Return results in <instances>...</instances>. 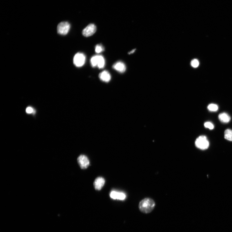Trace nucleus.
I'll return each instance as SVG.
<instances>
[{"label":"nucleus","mask_w":232,"mask_h":232,"mask_svg":"<svg viewBox=\"0 0 232 232\" xmlns=\"http://www.w3.org/2000/svg\"><path fill=\"white\" fill-rule=\"evenodd\" d=\"M70 28V24L68 22H61L58 26V33L59 34L61 35H67L69 32Z\"/></svg>","instance_id":"nucleus-4"},{"label":"nucleus","mask_w":232,"mask_h":232,"mask_svg":"<svg viewBox=\"0 0 232 232\" xmlns=\"http://www.w3.org/2000/svg\"><path fill=\"white\" fill-rule=\"evenodd\" d=\"M110 197L114 200H124L126 197V195L122 192H118L113 191L110 194Z\"/></svg>","instance_id":"nucleus-9"},{"label":"nucleus","mask_w":232,"mask_h":232,"mask_svg":"<svg viewBox=\"0 0 232 232\" xmlns=\"http://www.w3.org/2000/svg\"><path fill=\"white\" fill-rule=\"evenodd\" d=\"M96 27L95 25L91 24L88 25L82 31V34L85 37H89L93 35L96 32Z\"/></svg>","instance_id":"nucleus-7"},{"label":"nucleus","mask_w":232,"mask_h":232,"mask_svg":"<svg viewBox=\"0 0 232 232\" xmlns=\"http://www.w3.org/2000/svg\"><path fill=\"white\" fill-rule=\"evenodd\" d=\"M218 117L221 122L223 123H228L231 119L230 116L225 113H220Z\"/></svg>","instance_id":"nucleus-12"},{"label":"nucleus","mask_w":232,"mask_h":232,"mask_svg":"<svg viewBox=\"0 0 232 232\" xmlns=\"http://www.w3.org/2000/svg\"><path fill=\"white\" fill-rule=\"evenodd\" d=\"M91 63L92 67H97L99 69L104 67L105 60L103 56L100 55H97L93 57L91 59Z\"/></svg>","instance_id":"nucleus-2"},{"label":"nucleus","mask_w":232,"mask_h":232,"mask_svg":"<svg viewBox=\"0 0 232 232\" xmlns=\"http://www.w3.org/2000/svg\"><path fill=\"white\" fill-rule=\"evenodd\" d=\"M204 126L209 129L210 130H213L214 128V125L210 122H206L204 124Z\"/></svg>","instance_id":"nucleus-17"},{"label":"nucleus","mask_w":232,"mask_h":232,"mask_svg":"<svg viewBox=\"0 0 232 232\" xmlns=\"http://www.w3.org/2000/svg\"><path fill=\"white\" fill-rule=\"evenodd\" d=\"M34 111V109L31 107H27L26 109V112L28 114H31Z\"/></svg>","instance_id":"nucleus-18"},{"label":"nucleus","mask_w":232,"mask_h":232,"mask_svg":"<svg viewBox=\"0 0 232 232\" xmlns=\"http://www.w3.org/2000/svg\"><path fill=\"white\" fill-rule=\"evenodd\" d=\"M113 68L120 73L125 72L126 70V67L125 64L120 61L115 63L113 66Z\"/></svg>","instance_id":"nucleus-10"},{"label":"nucleus","mask_w":232,"mask_h":232,"mask_svg":"<svg viewBox=\"0 0 232 232\" xmlns=\"http://www.w3.org/2000/svg\"><path fill=\"white\" fill-rule=\"evenodd\" d=\"M105 183V179L102 177L97 178L94 183V186L96 190H101L104 186Z\"/></svg>","instance_id":"nucleus-8"},{"label":"nucleus","mask_w":232,"mask_h":232,"mask_svg":"<svg viewBox=\"0 0 232 232\" xmlns=\"http://www.w3.org/2000/svg\"><path fill=\"white\" fill-rule=\"evenodd\" d=\"M99 77L101 80L105 82H109L111 79V76L109 73L105 70L99 74Z\"/></svg>","instance_id":"nucleus-11"},{"label":"nucleus","mask_w":232,"mask_h":232,"mask_svg":"<svg viewBox=\"0 0 232 232\" xmlns=\"http://www.w3.org/2000/svg\"><path fill=\"white\" fill-rule=\"evenodd\" d=\"M199 64V62L197 59H194L192 60L191 62V65L194 68L198 67Z\"/></svg>","instance_id":"nucleus-16"},{"label":"nucleus","mask_w":232,"mask_h":232,"mask_svg":"<svg viewBox=\"0 0 232 232\" xmlns=\"http://www.w3.org/2000/svg\"><path fill=\"white\" fill-rule=\"evenodd\" d=\"M209 111L212 112H215L218 109V106L215 104H211L208 105L207 107Z\"/></svg>","instance_id":"nucleus-14"},{"label":"nucleus","mask_w":232,"mask_h":232,"mask_svg":"<svg viewBox=\"0 0 232 232\" xmlns=\"http://www.w3.org/2000/svg\"><path fill=\"white\" fill-rule=\"evenodd\" d=\"M103 47L101 45H97L95 47V51L97 53H101L104 51Z\"/></svg>","instance_id":"nucleus-15"},{"label":"nucleus","mask_w":232,"mask_h":232,"mask_svg":"<svg viewBox=\"0 0 232 232\" xmlns=\"http://www.w3.org/2000/svg\"><path fill=\"white\" fill-rule=\"evenodd\" d=\"M77 162L82 169H86L90 164V162L88 157L84 155H81L77 159Z\"/></svg>","instance_id":"nucleus-6"},{"label":"nucleus","mask_w":232,"mask_h":232,"mask_svg":"<svg viewBox=\"0 0 232 232\" xmlns=\"http://www.w3.org/2000/svg\"><path fill=\"white\" fill-rule=\"evenodd\" d=\"M85 57L83 53H78L76 54L73 59V63L77 67H82L85 64Z\"/></svg>","instance_id":"nucleus-5"},{"label":"nucleus","mask_w":232,"mask_h":232,"mask_svg":"<svg viewBox=\"0 0 232 232\" xmlns=\"http://www.w3.org/2000/svg\"><path fill=\"white\" fill-rule=\"evenodd\" d=\"M195 145L198 148L204 150L207 149L209 146V142L207 137L204 136L198 137L196 140Z\"/></svg>","instance_id":"nucleus-3"},{"label":"nucleus","mask_w":232,"mask_h":232,"mask_svg":"<svg viewBox=\"0 0 232 232\" xmlns=\"http://www.w3.org/2000/svg\"><path fill=\"white\" fill-rule=\"evenodd\" d=\"M136 50V49H134L133 50H132V51H131L130 52H129L128 53V54H131L133 53H134L135 52V51Z\"/></svg>","instance_id":"nucleus-19"},{"label":"nucleus","mask_w":232,"mask_h":232,"mask_svg":"<svg viewBox=\"0 0 232 232\" xmlns=\"http://www.w3.org/2000/svg\"><path fill=\"white\" fill-rule=\"evenodd\" d=\"M224 138L226 140L232 141V130L227 129L224 132Z\"/></svg>","instance_id":"nucleus-13"},{"label":"nucleus","mask_w":232,"mask_h":232,"mask_svg":"<svg viewBox=\"0 0 232 232\" xmlns=\"http://www.w3.org/2000/svg\"><path fill=\"white\" fill-rule=\"evenodd\" d=\"M156 206V203L153 200L150 198H143L139 204V208L141 212L148 214L153 210Z\"/></svg>","instance_id":"nucleus-1"}]
</instances>
